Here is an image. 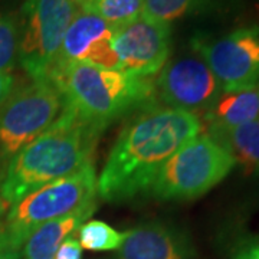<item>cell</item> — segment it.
Returning <instances> with one entry per match:
<instances>
[{
  "label": "cell",
  "instance_id": "cell-1",
  "mask_svg": "<svg viewBox=\"0 0 259 259\" xmlns=\"http://www.w3.org/2000/svg\"><path fill=\"white\" fill-rule=\"evenodd\" d=\"M200 131L196 114L157 105L143 108L112 146L97 179V193L108 202H125L148 192L167 160Z\"/></svg>",
  "mask_w": 259,
  "mask_h": 259
},
{
  "label": "cell",
  "instance_id": "cell-2",
  "mask_svg": "<svg viewBox=\"0 0 259 259\" xmlns=\"http://www.w3.org/2000/svg\"><path fill=\"white\" fill-rule=\"evenodd\" d=\"M101 133L65 104L61 115L12 157L0 185L2 200L15 204L29 193L93 163Z\"/></svg>",
  "mask_w": 259,
  "mask_h": 259
},
{
  "label": "cell",
  "instance_id": "cell-3",
  "mask_svg": "<svg viewBox=\"0 0 259 259\" xmlns=\"http://www.w3.org/2000/svg\"><path fill=\"white\" fill-rule=\"evenodd\" d=\"M65 97V104L100 130L131 112L153 105L154 82L120 69L74 62L58 66L51 78Z\"/></svg>",
  "mask_w": 259,
  "mask_h": 259
},
{
  "label": "cell",
  "instance_id": "cell-4",
  "mask_svg": "<svg viewBox=\"0 0 259 259\" xmlns=\"http://www.w3.org/2000/svg\"><path fill=\"white\" fill-rule=\"evenodd\" d=\"M95 196L97 173L94 163H88L12 204L0 225V246L22 250L26 239L40 226L76 212L94 202Z\"/></svg>",
  "mask_w": 259,
  "mask_h": 259
},
{
  "label": "cell",
  "instance_id": "cell-5",
  "mask_svg": "<svg viewBox=\"0 0 259 259\" xmlns=\"http://www.w3.org/2000/svg\"><path fill=\"white\" fill-rule=\"evenodd\" d=\"M236 160L209 134H199L164 163L150 192L160 200H192L212 190Z\"/></svg>",
  "mask_w": 259,
  "mask_h": 259
},
{
  "label": "cell",
  "instance_id": "cell-6",
  "mask_svg": "<svg viewBox=\"0 0 259 259\" xmlns=\"http://www.w3.org/2000/svg\"><path fill=\"white\" fill-rule=\"evenodd\" d=\"M76 12L69 0H25L19 26L18 61L32 81L51 78L66 29Z\"/></svg>",
  "mask_w": 259,
  "mask_h": 259
},
{
  "label": "cell",
  "instance_id": "cell-7",
  "mask_svg": "<svg viewBox=\"0 0 259 259\" xmlns=\"http://www.w3.org/2000/svg\"><path fill=\"white\" fill-rule=\"evenodd\" d=\"M65 97L52 79H37L0 107V157H13L61 115Z\"/></svg>",
  "mask_w": 259,
  "mask_h": 259
},
{
  "label": "cell",
  "instance_id": "cell-8",
  "mask_svg": "<svg viewBox=\"0 0 259 259\" xmlns=\"http://www.w3.org/2000/svg\"><path fill=\"white\" fill-rule=\"evenodd\" d=\"M194 51L212 69L223 93L259 85V26H245L216 39L197 37Z\"/></svg>",
  "mask_w": 259,
  "mask_h": 259
},
{
  "label": "cell",
  "instance_id": "cell-9",
  "mask_svg": "<svg viewBox=\"0 0 259 259\" xmlns=\"http://www.w3.org/2000/svg\"><path fill=\"white\" fill-rule=\"evenodd\" d=\"M156 97L168 108L196 114L209 111L223 93L222 87L200 56L167 61L154 82Z\"/></svg>",
  "mask_w": 259,
  "mask_h": 259
},
{
  "label": "cell",
  "instance_id": "cell-10",
  "mask_svg": "<svg viewBox=\"0 0 259 259\" xmlns=\"http://www.w3.org/2000/svg\"><path fill=\"white\" fill-rule=\"evenodd\" d=\"M112 47L118 69L130 75L150 78L167 64L171 51L170 25L140 16L114 29Z\"/></svg>",
  "mask_w": 259,
  "mask_h": 259
},
{
  "label": "cell",
  "instance_id": "cell-11",
  "mask_svg": "<svg viewBox=\"0 0 259 259\" xmlns=\"http://www.w3.org/2000/svg\"><path fill=\"white\" fill-rule=\"evenodd\" d=\"M112 35L114 29L104 19L93 12L78 9L66 29L56 68L83 62L104 69H118V58L112 47Z\"/></svg>",
  "mask_w": 259,
  "mask_h": 259
},
{
  "label": "cell",
  "instance_id": "cell-12",
  "mask_svg": "<svg viewBox=\"0 0 259 259\" xmlns=\"http://www.w3.org/2000/svg\"><path fill=\"white\" fill-rule=\"evenodd\" d=\"M194 249L183 232L166 223H146L125 232L117 259H193Z\"/></svg>",
  "mask_w": 259,
  "mask_h": 259
},
{
  "label": "cell",
  "instance_id": "cell-13",
  "mask_svg": "<svg viewBox=\"0 0 259 259\" xmlns=\"http://www.w3.org/2000/svg\"><path fill=\"white\" fill-rule=\"evenodd\" d=\"M209 136L218 137L259 118V85L249 90L222 93L209 111L204 112Z\"/></svg>",
  "mask_w": 259,
  "mask_h": 259
},
{
  "label": "cell",
  "instance_id": "cell-14",
  "mask_svg": "<svg viewBox=\"0 0 259 259\" xmlns=\"http://www.w3.org/2000/svg\"><path fill=\"white\" fill-rule=\"evenodd\" d=\"M97 210V200L65 218L45 223L29 236L22 246L20 259H55L62 242L72 236L79 226Z\"/></svg>",
  "mask_w": 259,
  "mask_h": 259
},
{
  "label": "cell",
  "instance_id": "cell-15",
  "mask_svg": "<svg viewBox=\"0 0 259 259\" xmlns=\"http://www.w3.org/2000/svg\"><path fill=\"white\" fill-rule=\"evenodd\" d=\"M212 139L221 143L236 163L241 161L259 170V118Z\"/></svg>",
  "mask_w": 259,
  "mask_h": 259
},
{
  "label": "cell",
  "instance_id": "cell-16",
  "mask_svg": "<svg viewBox=\"0 0 259 259\" xmlns=\"http://www.w3.org/2000/svg\"><path fill=\"white\" fill-rule=\"evenodd\" d=\"M144 0H94L81 10H88L104 19L112 29L124 26L143 15Z\"/></svg>",
  "mask_w": 259,
  "mask_h": 259
},
{
  "label": "cell",
  "instance_id": "cell-17",
  "mask_svg": "<svg viewBox=\"0 0 259 259\" xmlns=\"http://www.w3.org/2000/svg\"><path fill=\"white\" fill-rule=\"evenodd\" d=\"M210 0H144V18L170 25L173 20L182 19L202 10Z\"/></svg>",
  "mask_w": 259,
  "mask_h": 259
},
{
  "label": "cell",
  "instance_id": "cell-18",
  "mask_svg": "<svg viewBox=\"0 0 259 259\" xmlns=\"http://www.w3.org/2000/svg\"><path fill=\"white\" fill-rule=\"evenodd\" d=\"M125 233L115 231L108 223L88 221L78 229V242L81 248L90 250L118 249L124 242Z\"/></svg>",
  "mask_w": 259,
  "mask_h": 259
},
{
  "label": "cell",
  "instance_id": "cell-19",
  "mask_svg": "<svg viewBox=\"0 0 259 259\" xmlns=\"http://www.w3.org/2000/svg\"><path fill=\"white\" fill-rule=\"evenodd\" d=\"M19 52V23L10 15H0V74H10Z\"/></svg>",
  "mask_w": 259,
  "mask_h": 259
},
{
  "label": "cell",
  "instance_id": "cell-20",
  "mask_svg": "<svg viewBox=\"0 0 259 259\" xmlns=\"http://www.w3.org/2000/svg\"><path fill=\"white\" fill-rule=\"evenodd\" d=\"M81 245L76 238H66L56 252L55 259H81Z\"/></svg>",
  "mask_w": 259,
  "mask_h": 259
},
{
  "label": "cell",
  "instance_id": "cell-21",
  "mask_svg": "<svg viewBox=\"0 0 259 259\" xmlns=\"http://www.w3.org/2000/svg\"><path fill=\"white\" fill-rule=\"evenodd\" d=\"M13 78L10 74H0V105L8 100L12 93Z\"/></svg>",
  "mask_w": 259,
  "mask_h": 259
},
{
  "label": "cell",
  "instance_id": "cell-22",
  "mask_svg": "<svg viewBox=\"0 0 259 259\" xmlns=\"http://www.w3.org/2000/svg\"><path fill=\"white\" fill-rule=\"evenodd\" d=\"M20 252L22 250L0 246V259H20Z\"/></svg>",
  "mask_w": 259,
  "mask_h": 259
},
{
  "label": "cell",
  "instance_id": "cell-23",
  "mask_svg": "<svg viewBox=\"0 0 259 259\" xmlns=\"http://www.w3.org/2000/svg\"><path fill=\"white\" fill-rule=\"evenodd\" d=\"M243 253L249 259H259V241L253 245H250L246 250H243Z\"/></svg>",
  "mask_w": 259,
  "mask_h": 259
},
{
  "label": "cell",
  "instance_id": "cell-24",
  "mask_svg": "<svg viewBox=\"0 0 259 259\" xmlns=\"http://www.w3.org/2000/svg\"><path fill=\"white\" fill-rule=\"evenodd\" d=\"M74 6H76V9H85L90 3H91V0H69Z\"/></svg>",
  "mask_w": 259,
  "mask_h": 259
},
{
  "label": "cell",
  "instance_id": "cell-25",
  "mask_svg": "<svg viewBox=\"0 0 259 259\" xmlns=\"http://www.w3.org/2000/svg\"><path fill=\"white\" fill-rule=\"evenodd\" d=\"M5 207H6V204H5V202H3L2 197H0V218H2V214L5 212Z\"/></svg>",
  "mask_w": 259,
  "mask_h": 259
},
{
  "label": "cell",
  "instance_id": "cell-26",
  "mask_svg": "<svg viewBox=\"0 0 259 259\" xmlns=\"http://www.w3.org/2000/svg\"><path fill=\"white\" fill-rule=\"evenodd\" d=\"M235 259H249V258H248V256H246V255H245V253L242 252V253H239V255H238V256H236Z\"/></svg>",
  "mask_w": 259,
  "mask_h": 259
},
{
  "label": "cell",
  "instance_id": "cell-27",
  "mask_svg": "<svg viewBox=\"0 0 259 259\" xmlns=\"http://www.w3.org/2000/svg\"><path fill=\"white\" fill-rule=\"evenodd\" d=\"M93 2H94V0H91V3H93ZM91 3H90V5H91ZM90 5H88V6H90ZM88 6H87V8H88Z\"/></svg>",
  "mask_w": 259,
  "mask_h": 259
}]
</instances>
